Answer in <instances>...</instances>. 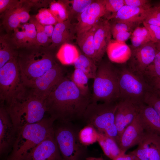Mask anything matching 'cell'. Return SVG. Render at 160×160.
I'll use <instances>...</instances> for the list:
<instances>
[{"instance_id": "cell-40", "label": "cell", "mask_w": 160, "mask_h": 160, "mask_svg": "<svg viewBox=\"0 0 160 160\" xmlns=\"http://www.w3.org/2000/svg\"><path fill=\"white\" fill-rule=\"evenodd\" d=\"M106 13L107 12L115 13L124 5V0H104Z\"/></svg>"}, {"instance_id": "cell-8", "label": "cell", "mask_w": 160, "mask_h": 160, "mask_svg": "<svg viewBox=\"0 0 160 160\" xmlns=\"http://www.w3.org/2000/svg\"><path fill=\"white\" fill-rule=\"evenodd\" d=\"M17 58L0 68V104L9 103L25 87L22 82Z\"/></svg>"}, {"instance_id": "cell-16", "label": "cell", "mask_w": 160, "mask_h": 160, "mask_svg": "<svg viewBox=\"0 0 160 160\" xmlns=\"http://www.w3.org/2000/svg\"><path fill=\"white\" fill-rule=\"evenodd\" d=\"M145 132L138 113L119 137L118 144L122 152L125 153L129 148L138 145Z\"/></svg>"}, {"instance_id": "cell-36", "label": "cell", "mask_w": 160, "mask_h": 160, "mask_svg": "<svg viewBox=\"0 0 160 160\" xmlns=\"http://www.w3.org/2000/svg\"><path fill=\"white\" fill-rule=\"evenodd\" d=\"M35 19L44 26L55 25L58 23L49 9L44 8L40 10L35 17Z\"/></svg>"}, {"instance_id": "cell-41", "label": "cell", "mask_w": 160, "mask_h": 160, "mask_svg": "<svg viewBox=\"0 0 160 160\" xmlns=\"http://www.w3.org/2000/svg\"><path fill=\"white\" fill-rule=\"evenodd\" d=\"M143 25L148 30L151 41L156 44L160 41V27L151 25L144 22Z\"/></svg>"}, {"instance_id": "cell-31", "label": "cell", "mask_w": 160, "mask_h": 160, "mask_svg": "<svg viewBox=\"0 0 160 160\" xmlns=\"http://www.w3.org/2000/svg\"><path fill=\"white\" fill-rule=\"evenodd\" d=\"M49 9L58 23L69 19L68 12L63 1L52 2L50 4Z\"/></svg>"}, {"instance_id": "cell-34", "label": "cell", "mask_w": 160, "mask_h": 160, "mask_svg": "<svg viewBox=\"0 0 160 160\" xmlns=\"http://www.w3.org/2000/svg\"><path fill=\"white\" fill-rule=\"evenodd\" d=\"M143 76L146 81L160 77V50H157L153 61L146 69Z\"/></svg>"}, {"instance_id": "cell-35", "label": "cell", "mask_w": 160, "mask_h": 160, "mask_svg": "<svg viewBox=\"0 0 160 160\" xmlns=\"http://www.w3.org/2000/svg\"><path fill=\"white\" fill-rule=\"evenodd\" d=\"M143 103L151 106L160 116V91L151 88L146 93Z\"/></svg>"}, {"instance_id": "cell-46", "label": "cell", "mask_w": 160, "mask_h": 160, "mask_svg": "<svg viewBox=\"0 0 160 160\" xmlns=\"http://www.w3.org/2000/svg\"><path fill=\"white\" fill-rule=\"evenodd\" d=\"M19 16L20 23H26L30 17L29 8L26 5H23V2L20 6Z\"/></svg>"}, {"instance_id": "cell-5", "label": "cell", "mask_w": 160, "mask_h": 160, "mask_svg": "<svg viewBox=\"0 0 160 160\" xmlns=\"http://www.w3.org/2000/svg\"><path fill=\"white\" fill-rule=\"evenodd\" d=\"M80 129L72 122L55 121L54 136L63 160H85L88 157L87 146L79 139Z\"/></svg>"}, {"instance_id": "cell-26", "label": "cell", "mask_w": 160, "mask_h": 160, "mask_svg": "<svg viewBox=\"0 0 160 160\" xmlns=\"http://www.w3.org/2000/svg\"><path fill=\"white\" fill-rule=\"evenodd\" d=\"M73 65L75 69L81 71L89 79L95 78L98 65L91 58L84 54H80Z\"/></svg>"}, {"instance_id": "cell-43", "label": "cell", "mask_w": 160, "mask_h": 160, "mask_svg": "<svg viewBox=\"0 0 160 160\" xmlns=\"http://www.w3.org/2000/svg\"><path fill=\"white\" fill-rule=\"evenodd\" d=\"M134 25L120 21H115L111 25V33L123 31H130Z\"/></svg>"}, {"instance_id": "cell-15", "label": "cell", "mask_w": 160, "mask_h": 160, "mask_svg": "<svg viewBox=\"0 0 160 160\" xmlns=\"http://www.w3.org/2000/svg\"><path fill=\"white\" fill-rule=\"evenodd\" d=\"M25 160H63L55 138L53 129Z\"/></svg>"}, {"instance_id": "cell-20", "label": "cell", "mask_w": 160, "mask_h": 160, "mask_svg": "<svg viewBox=\"0 0 160 160\" xmlns=\"http://www.w3.org/2000/svg\"><path fill=\"white\" fill-rule=\"evenodd\" d=\"M75 34H77L75 24H72L70 19L57 23L54 26L50 47L61 46L66 43L71 44L74 39H76Z\"/></svg>"}, {"instance_id": "cell-12", "label": "cell", "mask_w": 160, "mask_h": 160, "mask_svg": "<svg viewBox=\"0 0 160 160\" xmlns=\"http://www.w3.org/2000/svg\"><path fill=\"white\" fill-rule=\"evenodd\" d=\"M105 14L104 0H95L77 16L78 22L75 24L77 33L92 28Z\"/></svg>"}, {"instance_id": "cell-2", "label": "cell", "mask_w": 160, "mask_h": 160, "mask_svg": "<svg viewBox=\"0 0 160 160\" xmlns=\"http://www.w3.org/2000/svg\"><path fill=\"white\" fill-rule=\"evenodd\" d=\"M2 105L16 131L26 125L39 122L47 116L44 100L25 87L9 103Z\"/></svg>"}, {"instance_id": "cell-53", "label": "cell", "mask_w": 160, "mask_h": 160, "mask_svg": "<svg viewBox=\"0 0 160 160\" xmlns=\"http://www.w3.org/2000/svg\"><path fill=\"white\" fill-rule=\"evenodd\" d=\"M133 156V160H140L136 156L134 155H133L132 154Z\"/></svg>"}, {"instance_id": "cell-28", "label": "cell", "mask_w": 160, "mask_h": 160, "mask_svg": "<svg viewBox=\"0 0 160 160\" xmlns=\"http://www.w3.org/2000/svg\"><path fill=\"white\" fill-rule=\"evenodd\" d=\"M99 132L92 126L86 125L80 129L78 133L80 142L83 145L87 146L97 142Z\"/></svg>"}, {"instance_id": "cell-23", "label": "cell", "mask_w": 160, "mask_h": 160, "mask_svg": "<svg viewBox=\"0 0 160 160\" xmlns=\"http://www.w3.org/2000/svg\"><path fill=\"white\" fill-rule=\"evenodd\" d=\"M94 26L88 31L77 33L76 40L84 54L95 62L96 55L94 40Z\"/></svg>"}, {"instance_id": "cell-27", "label": "cell", "mask_w": 160, "mask_h": 160, "mask_svg": "<svg viewBox=\"0 0 160 160\" xmlns=\"http://www.w3.org/2000/svg\"><path fill=\"white\" fill-rule=\"evenodd\" d=\"M89 79L81 71L75 69L72 73L70 80L84 96L91 97L88 86Z\"/></svg>"}, {"instance_id": "cell-38", "label": "cell", "mask_w": 160, "mask_h": 160, "mask_svg": "<svg viewBox=\"0 0 160 160\" xmlns=\"http://www.w3.org/2000/svg\"><path fill=\"white\" fill-rule=\"evenodd\" d=\"M143 22L149 25L160 27V8L156 5L151 7Z\"/></svg>"}, {"instance_id": "cell-50", "label": "cell", "mask_w": 160, "mask_h": 160, "mask_svg": "<svg viewBox=\"0 0 160 160\" xmlns=\"http://www.w3.org/2000/svg\"><path fill=\"white\" fill-rule=\"evenodd\" d=\"M113 160H133L132 155L129 153H122L116 157Z\"/></svg>"}, {"instance_id": "cell-32", "label": "cell", "mask_w": 160, "mask_h": 160, "mask_svg": "<svg viewBox=\"0 0 160 160\" xmlns=\"http://www.w3.org/2000/svg\"><path fill=\"white\" fill-rule=\"evenodd\" d=\"M93 0H72L63 1L66 7L69 15L76 14L77 16L84 12L94 1Z\"/></svg>"}, {"instance_id": "cell-17", "label": "cell", "mask_w": 160, "mask_h": 160, "mask_svg": "<svg viewBox=\"0 0 160 160\" xmlns=\"http://www.w3.org/2000/svg\"><path fill=\"white\" fill-rule=\"evenodd\" d=\"M139 105L128 100H119L118 101L114 123L118 129L119 138L138 114Z\"/></svg>"}, {"instance_id": "cell-30", "label": "cell", "mask_w": 160, "mask_h": 160, "mask_svg": "<svg viewBox=\"0 0 160 160\" xmlns=\"http://www.w3.org/2000/svg\"><path fill=\"white\" fill-rule=\"evenodd\" d=\"M22 2L14 8L5 12L3 20V25L8 30H14L20 26V6Z\"/></svg>"}, {"instance_id": "cell-1", "label": "cell", "mask_w": 160, "mask_h": 160, "mask_svg": "<svg viewBox=\"0 0 160 160\" xmlns=\"http://www.w3.org/2000/svg\"><path fill=\"white\" fill-rule=\"evenodd\" d=\"M91 103L71 80L64 77L44 100L47 113L55 121L73 122L82 120Z\"/></svg>"}, {"instance_id": "cell-22", "label": "cell", "mask_w": 160, "mask_h": 160, "mask_svg": "<svg viewBox=\"0 0 160 160\" xmlns=\"http://www.w3.org/2000/svg\"><path fill=\"white\" fill-rule=\"evenodd\" d=\"M106 52L109 60L117 63H124L129 60L132 50L125 42L111 40L107 47Z\"/></svg>"}, {"instance_id": "cell-44", "label": "cell", "mask_w": 160, "mask_h": 160, "mask_svg": "<svg viewBox=\"0 0 160 160\" xmlns=\"http://www.w3.org/2000/svg\"><path fill=\"white\" fill-rule=\"evenodd\" d=\"M14 0H0V13L7 12L17 7L21 3Z\"/></svg>"}, {"instance_id": "cell-10", "label": "cell", "mask_w": 160, "mask_h": 160, "mask_svg": "<svg viewBox=\"0 0 160 160\" xmlns=\"http://www.w3.org/2000/svg\"><path fill=\"white\" fill-rule=\"evenodd\" d=\"M64 77L62 68L56 63L44 74L35 79L27 88L45 100Z\"/></svg>"}, {"instance_id": "cell-18", "label": "cell", "mask_w": 160, "mask_h": 160, "mask_svg": "<svg viewBox=\"0 0 160 160\" xmlns=\"http://www.w3.org/2000/svg\"><path fill=\"white\" fill-rule=\"evenodd\" d=\"M94 27V40L96 63L101 61L106 52L112 35L111 25L108 20L100 19Z\"/></svg>"}, {"instance_id": "cell-33", "label": "cell", "mask_w": 160, "mask_h": 160, "mask_svg": "<svg viewBox=\"0 0 160 160\" xmlns=\"http://www.w3.org/2000/svg\"><path fill=\"white\" fill-rule=\"evenodd\" d=\"M1 39L0 68L12 59L17 58L18 53L15 51L7 42Z\"/></svg>"}, {"instance_id": "cell-47", "label": "cell", "mask_w": 160, "mask_h": 160, "mask_svg": "<svg viewBox=\"0 0 160 160\" xmlns=\"http://www.w3.org/2000/svg\"><path fill=\"white\" fill-rule=\"evenodd\" d=\"M132 32L131 31H123L112 34L115 40L121 42H125L130 37Z\"/></svg>"}, {"instance_id": "cell-49", "label": "cell", "mask_w": 160, "mask_h": 160, "mask_svg": "<svg viewBox=\"0 0 160 160\" xmlns=\"http://www.w3.org/2000/svg\"><path fill=\"white\" fill-rule=\"evenodd\" d=\"M44 31L49 38L51 40V37L54 30L53 25H47L44 26Z\"/></svg>"}, {"instance_id": "cell-37", "label": "cell", "mask_w": 160, "mask_h": 160, "mask_svg": "<svg viewBox=\"0 0 160 160\" xmlns=\"http://www.w3.org/2000/svg\"><path fill=\"white\" fill-rule=\"evenodd\" d=\"M26 33L27 46H32L38 45L37 40V32L35 25L30 22L23 25Z\"/></svg>"}, {"instance_id": "cell-51", "label": "cell", "mask_w": 160, "mask_h": 160, "mask_svg": "<svg viewBox=\"0 0 160 160\" xmlns=\"http://www.w3.org/2000/svg\"><path fill=\"white\" fill-rule=\"evenodd\" d=\"M85 160H104L101 157H88Z\"/></svg>"}, {"instance_id": "cell-7", "label": "cell", "mask_w": 160, "mask_h": 160, "mask_svg": "<svg viewBox=\"0 0 160 160\" xmlns=\"http://www.w3.org/2000/svg\"><path fill=\"white\" fill-rule=\"evenodd\" d=\"M119 100H128L140 104L151 87L143 77L124 67L118 70Z\"/></svg>"}, {"instance_id": "cell-4", "label": "cell", "mask_w": 160, "mask_h": 160, "mask_svg": "<svg viewBox=\"0 0 160 160\" xmlns=\"http://www.w3.org/2000/svg\"><path fill=\"white\" fill-rule=\"evenodd\" d=\"M29 48L30 49L18 53L17 58L22 82L26 88L57 63L49 50L36 47Z\"/></svg>"}, {"instance_id": "cell-39", "label": "cell", "mask_w": 160, "mask_h": 160, "mask_svg": "<svg viewBox=\"0 0 160 160\" xmlns=\"http://www.w3.org/2000/svg\"><path fill=\"white\" fill-rule=\"evenodd\" d=\"M30 22L33 23L35 26L38 45H46L49 41V38L44 32V25L39 23L35 19H31Z\"/></svg>"}, {"instance_id": "cell-52", "label": "cell", "mask_w": 160, "mask_h": 160, "mask_svg": "<svg viewBox=\"0 0 160 160\" xmlns=\"http://www.w3.org/2000/svg\"><path fill=\"white\" fill-rule=\"evenodd\" d=\"M156 44L157 50H160V41Z\"/></svg>"}, {"instance_id": "cell-25", "label": "cell", "mask_w": 160, "mask_h": 160, "mask_svg": "<svg viewBox=\"0 0 160 160\" xmlns=\"http://www.w3.org/2000/svg\"><path fill=\"white\" fill-rule=\"evenodd\" d=\"M97 142L105 155L112 160L124 153L112 138L99 133Z\"/></svg>"}, {"instance_id": "cell-42", "label": "cell", "mask_w": 160, "mask_h": 160, "mask_svg": "<svg viewBox=\"0 0 160 160\" xmlns=\"http://www.w3.org/2000/svg\"><path fill=\"white\" fill-rule=\"evenodd\" d=\"M21 30H19L18 27L14 30L13 41L17 45L27 46L26 33L23 26Z\"/></svg>"}, {"instance_id": "cell-24", "label": "cell", "mask_w": 160, "mask_h": 160, "mask_svg": "<svg viewBox=\"0 0 160 160\" xmlns=\"http://www.w3.org/2000/svg\"><path fill=\"white\" fill-rule=\"evenodd\" d=\"M80 54L75 46L71 44L66 43L60 46L56 57L62 64L70 65H73Z\"/></svg>"}, {"instance_id": "cell-54", "label": "cell", "mask_w": 160, "mask_h": 160, "mask_svg": "<svg viewBox=\"0 0 160 160\" xmlns=\"http://www.w3.org/2000/svg\"><path fill=\"white\" fill-rule=\"evenodd\" d=\"M156 6L158 7L160 9V1H159L156 5Z\"/></svg>"}, {"instance_id": "cell-45", "label": "cell", "mask_w": 160, "mask_h": 160, "mask_svg": "<svg viewBox=\"0 0 160 160\" xmlns=\"http://www.w3.org/2000/svg\"><path fill=\"white\" fill-rule=\"evenodd\" d=\"M125 5L135 7H151L150 1L148 0H124Z\"/></svg>"}, {"instance_id": "cell-14", "label": "cell", "mask_w": 160, "mask_h": 160, "mask_svg": "<svg viewBox=\"0 0 160 160\" xmlns=\"http://www.w3.org/2000/svg\"><path fill=\"white\" fill-rule=\"evenodd\" d=\"M138 145L129 153L140 160H160V136L145 132Z\"/></svg>"}, {"instance_id": "cell-11", "label": "cell", "mask_w": 160, "mask_h": 160, "mask_svg": "<svg viewBox=\"0 0 160 160\" xmlns=\"http://www.w3.org/2000/svg\"><path fill=\"white\" fill-rule=\"evenodd\" d=\"M157 51L156 44L151 41L132 49L129 60V68L143 76L146 69L153 61Z\"/></svg>"}, {"instance_id": "cell-29", "label": "cell", "mask_w": 160, "mask_h": 160, "mask_svg": "<svg viewBox=\"0 0 160 160\" xmlns=\"http://www.w3.org/2000/svg\"><path fill=\"white\" fill-rule=\"evenodd\" d=\"M131 40L132 49L151 41L148 30L144 26L143 27H137L132 33Z\"/></svg>"}, {"instance_id": "cell-6", "label": "cell", "mask_w": 160, "mask_h": 160, "mask_svg": "<svg viewBox=\"0 0 160 160\" xmlns=\"http://www.w3.org/2000/svg\"><path fill=\"white\" fill-rule=\"evenodd\" d=\"M94 79L91 102L112 103L119 100L118 71L110 63L99 64Z\"/></svg>"}, {"instance_id": "cell-48", "label": "cell", "mask_w": 160, "mask_h": 160, "mask_svg": "<svg viewBox=\"0 0 160 160\" xmlns=\"http://www.w3.org/2000/svg\"><path fill=\"white\" fill-rule=\"evenodd\" d=\"M146 81L153 89L160 91V77L153 78Z\"/></svg>"}, {"instance_id": "cell-3", "label": "cell", "mask_w": 160, "mask_h": 160, "mask_svg": "<svg viewBox=\"0 0 160 160\" xmlns=\"http://www.w3.org/2000/svg\"><path fill=\"white\" fill-rule=\"evenodd\" d=\"M55 119L47 116L38 122L17 130L12 150L6 160H25L33 150L53 130Z\"/></svg>"}, {"instance_id": "cell-13", "label": "cell", "mask_w": 160, "mask_h": 160, "mask_svg": "<svg viewBox=\"0 0 160 160\" xmlns=\"http://www.w3.org/2000/svg\"><path fill=\"white\" fill-rule=\"evenodd\" d=\"M17 134L10 118L4 106L0 107V154L7 156L11 152Z\"/></svg>"}, {"instance_id": "cell-21", "label": "cell", "mask_w": 160, "mask_h": 160, "mask_svg": "<svg viewBox=\"0 0 160 160\" xmlns=\"http://www.w3.org/2000/svg\"><path fill=\"white\" fill-rule=\"evenodd\" d=\"M138 114L145 132L160 136V116L155 109L143 103L139 105Z\"/></svg>"}, {"instance_id": "cell-9", "label": "cell", "mask_w": 160, "mask_h": 160, "mask_svg": "<svg viewBox=\"0 0 160 160\" xmlns=\"http://www.w3.org/2000/svg\"><path fill=\"white\" fill-rule=\"evenodd\" d=\"M117 102L102 103L91 102L86 109L82 120L86 125L92 126L99 133L103 134L115 124Z\"/></svg>"}, {"instance_id": "cell-19", "label": "cell", "mask_w": 160, "mask_h": 160, "mask_svg": "<svg viewBox=\"0 0 160 160\" xmlns=\"http://www.w3.org/2000/svg\"><path fill=\"white\" fill-rule=\"evenodd\" d=\"M151 7H137L124 5L116 13L112 14L109 19L135 25L143 23Z\"/></svg>"}]
</instances>
